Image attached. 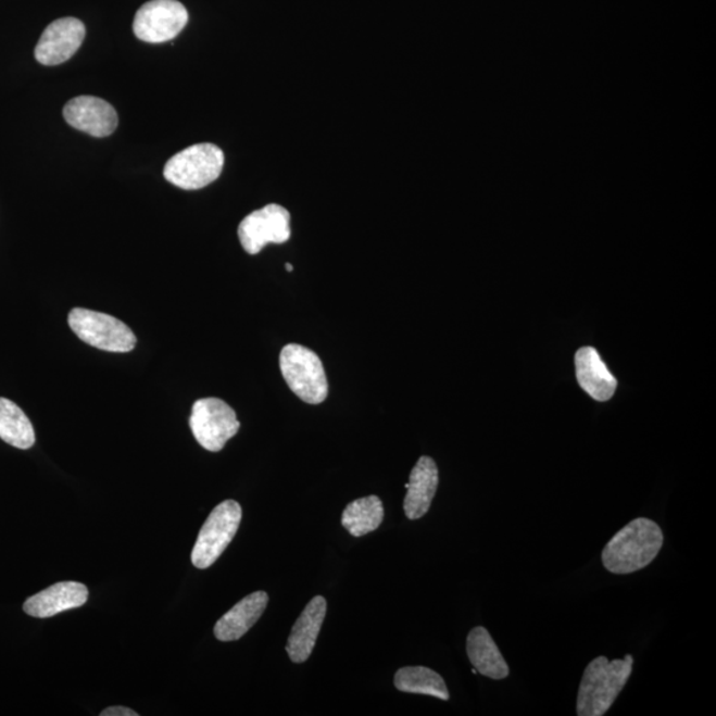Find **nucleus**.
I'll list each match as a JSON object with an SVG mask.
<instances>
[{
  "label": "nucleus",
  "mask_w": 716,
  "mask_h": 716,
  "mask_svg": "<svg viewBox=\"0 0 716 716\" xmlns=\"http://www.w3.org/2000/svg\"><path fill=\"white\" fill-rule=\"evenodd\" d=\"M664 545V533L657 523L638 517L612 538L603 551L604 567L616 575L635 574L655 557Z\"/></svg>",
  "instance_id": "f257e3e1"
},
{
  "label": "nucleus",
  "mask_w": 716,
  "mask_h": 716,
  "mask_svg": "<svg viewBox=\"0 0 716 716\" xmlns=\"http://www.w3.org/2000/svg\"><path fill=\"white\" fill-rule=\"evenodd\" d=\"M633 662L631 655L624 660H593L583 671L577 696V715H605L628 683Z\"/></svg>",
  "instance_id": "f03ea898"
},
{
  "label": "nucleus",
  "mask_w": 716,
  "mask_h": 716,
  "mask_svg": "<svg viewBox=\"0 0 716 716\" xmlns=\"http://www.w3.org/2000/svg\"><path fill=\"white\" fill-rule=\"evenodd\" d=\"M282 377L300 400L310 405L327 400L328 380L321 357L311 349L288 344L280 352Z\"/></svg>",
  "instance_id": "7ed1b4c3"
},
{
  "label": "nucleus",
  "mask_w": 716,
  "mask_h": 716,
  "mask_svg": "<svg viewBox=\"0 0 716 716\" xmlns=\"http://www.w3.org/2000/svg\"><path fill=\"white\" fill-rule=\"evenodd\" d=\"M225 154L214 143H197L173 155L164 168L167 183L184 190L206 188L224 171Z\"/></svg>",
  "instance_id": "20e7f679"
},
{
  "label": "nucleus",
  "mask_w": 716,
  "mask_h": 716,
  "mask_svg": "<svg viewBox=\"0 0 716 716\" xmlns=\"http://www.w3.org/2000/svg\"><path fill=\"white\" fill-rule=\"evenodd\" d=\"M68 324L81 341L101 351L126 353L134 351L137 344L128 325L102 312L74 309L70 312Z\"/></svg>",
  "instance_id": "39448f33"
},
{
  "label": "nucleus",
  "mask_w": 716,
  "mask_h": 716,
  "mask_svg": "<svg viewBox=\"0 0 716 716\" xmlns=\"http://www.w3.org/2000/svg\"><path fill=\"white\" fill-rule=\"evenodd\" d=\"M242 507L236 501H225L213 510L198 535L191 552V563L198 569H208L222 556L236 537Z\"/></svg>",
  "instance_id": "423d86ee"
},
{
  "label": "nucleus",
  "mask_w": 716,
  "mask_h": 716,
  "mask_svg": "<svg viewBox=\"0 0 716 716\" xmlns=\"http://www.w3.org/2000/svg\"><path fill=\"white\" fill-rule=\"evenodd\" d=\"M189 424L197 442L212 453L224 449L240 429L236 411L219 399L196 401Z\"/></svg>",
  "instance_id": "0eeeda50"
},
{
  "label": "nucleus",
  "mask_w": 716,
  "mask_h": 716,
  "mask_svg": "<svg viewBox=\"0 0 716 716\" xmlns=\"http://www.w3.org/2000/svg\"><path fill=\"white\" fill-rule=\"evenodd\" d=\"M238 237L250 255L259 254L269 243H286L291 238V214L280 204H267L240 222Z\"/></svg>",
  "instance_id": "6e6552de"
},
{
  "label": "nucleus",
  "mask_w": 716,
  "mask_h": 716,
  "mask_svg": "<svg viewBox=\"0 0 716 716\" xmlns=\"http://www.w3.org/2000/svg\"><path fill=\"white\" fill-rule=\"evenodd\" d=\"M188 22V10L177 0H150L137 11L134 32L146 43H165L177 38Z\"/></svg>",
  "instance_id": "1a4fd4ad"
},
{
  "label": "nucleus",
  "mask_w": 716,
  "mask_h": 716,
  "mask_svg": "<svg viewBox=\"0 0 716 716\" xmlns=\"http://www.w3.org/2000/svg\"><path fill=\"white\" fill-rule=\"evenodd\" d=\"M86 38V26L76 17H62L50 24L35 48L40 64L53 67L75 55Z\"/></svg>",
  "instance_id": "9d476101"
},
{
  "label": "nucleus",
  "mask_w": 716,
  "mask_h": 716,
  "mask_svg": "<svg viewBox=\"0 0 716 716\" xmlns=\"http://www.w3.org/2000/svg\"><path fill=\"white\" fill-rule=\"evenodd\" d=\"M63 114L72 128L99 138L111 136L118 125L116 110L110 102L93 96H79L70 100Z\"/></svg>",
  "instance_id": "9b49d317"
},
{
  "label": "nucleus",
  "mask_w": 716,
  "mask_h": 716,
  "mask_svg": "<svg viewBox=\"0 0 716 716\" xmlns=\"http://www.w3.org/2000/svg\"><path fill=\"white\" fill-rule=\"evenodd\" d=\"M88 588L76 581L53 583L45 591L36 593L23 605L28 616L36 618H50L60 613L76 610L87 603Z\"/></svg>",
  "instance_id": "f8f14e48"
},
{
  "label": "nucleus",
  "mask_w": 716,
  "mask_h": 716,
  "mask_svg": "<svg viewBox=\"0 0 716 716\" xmlns=\"http://www.w3.org/2000/svg\"><path fill=\"white\" fill-rule=\"evenodd\" d=\"M325 616H327V600L323 595H316L294 623L287 641L286 650L294 664H303L311 657Z\"/></svg>",
  "instance_id": "ddd939ff"
},
{
  "label": "nucleus",
  "mask_w": 716,
  "mask_h": 716,
  "mask_svg": "<svg viewBox=\"0 0 716 716\" xmlns=\"http://www.w3.org/2000/svg\"><path fill=\"white\" fill-rule=\"evenodd\" d=\"M438 467L435 460L430 456H420L417 465L414 466L409 483L403 510L407 519L417 520L429 513L432 499L436 497L438 489Z\"/></svg>",
  "instance_id": "4468645a"
},
{
  "label": "nucleus",
  "mask_w": 716,
  "mask_h": 716,
  "mask_svg": "<svg viewBox=\"0 0 716 716\" xmlns=\"http://www.w3.org/2000/svg\"><path fill=\"white\" fill-rule=\"evenodd\" d=\"M576 376L583 392L595 401H610L616 392L617 380L603 359L592 347L579 349L575 357Z\"/></svg>",
  "instance_id": "2eb2a0df"
},
{
  "label": "nucleus",
  "mask_w": 716,
  "mask_h": 716,
  "mask_svg": "<svg viewBox=\"0 0 716 716\" xmlns=\"http://www.w3.org/2000/svg\"><path fill=\"white\" fill-rule=\"evenodd\" d=\"M268 600L266 592H255L247 595L216 623L214 628L215 637L224 642L240 640L263 616Z\"/></svg>",
  "instance_id": "dca6fc26"
},
{
  "label": "nucleus",
  "mask_w": 716,
  "mask_h": 716,
  "mask_svg": "<svg viewBox=\"0 0 716 716\" xmlns=\"http://www.w3.org/2000/svg\"><path fill=\"white\" fill-rule=\"evenodd\" d=\"M467 655L481 676L491 679H504L508 677L510 667L504 661L501 650L492 640L486 628H474L467 637Z\"/></svg>",
  "instance_id": "f3484780"
},
{
  "label": "nucleus",
  "mask_w": 716,
  "mask_h": 716,
  "mask_svg": "<svg viewBox=\"0 0 716 716\" xmlns=\"http://www.w3.org/2000/svg\"><path fill=\"white\" fill-rule=\"evenodd\" d=\"M0 439L16 449L28 450L36 437L32 420L16 403L0 397Z\"/></svg>",
  "instance_id": "a211bd4d"
},
{
  "label": "nucleus",
  "mask_w": 716,
  "mask_h": 716,
  "mask_svg": "<svg viewBox=\"0 0 716 716\" xmlns=\"http://www.w3.org/2000/svg\"><path fill=\"white\" fill-rule=\"evenodd\" d=\"M384 505L376 495L356 499L342 513V527L354 538L364 537L382 525Z\"/></svg>",
  "instance_id": "6ab92c4d"
},
{
  "label": "nucleus",
  "mask_w": 716,
  "mask_h": 716,
  "mask_svg": "<svg viewBox=\"0 0 716 716\" xmlns=\"http://www.w3.org/2000/svg\"><path fill=\"white\" fill-rule=\"evenodd\" d=\"M394 686L402 693L424 694L449 701L450 694L443 678L424 666L402 667L394 676Z\"/></svg>",
  "instance_id": "aec40b11"
},
{
  "label": "nucleus",
  "mask_w": 716,
  "mask_h": 716,
  "mask_svg": "<svg viewBox=\"0 0 716 716\" xmlns=\"http://www.w3.org/2000/svg\"><path fill=\"white\" fill-rule=\"evenodd\" d=\"M101 716H138L134 709L122 706H114L105 708L104 712L100 714Z\"/></svg>",
  "instance_id": "412c9836"
},
{
  "label": "nucleus",
  "mask_w": 716,
  "mask_h": 716,
  "mask_svg": "<svg viewBox=\"0 0 716 716\" xmlns=\"http://www.w3.org/2000/svg\"><path fill=\"white\" fill-rule=\"evenodd\" d=\"M286 268H287V271H290V273H291V271H293V267L291 266L290 263L286 264Z\"/></svg>",
  "instance_id": "4be33fe9"
}]
</instances>
